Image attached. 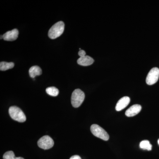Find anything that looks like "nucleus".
I'll list each match as a JSON object with an SVG mask.
<instances>
[{
    "label": "nucleus",
    "instance_id": "obj_1",
    "mask_svg": "<svg viewBox=\"0 0 159 159\" xmlns=\"http://www.w3.org/2000/svg\"><path fill=\"white\" fill-rule=\"evenodd\" d=\"M65 24L63 21L58 22L54 24L49 30L48 36L51 39H55L62 34L64 31Z\"/></svg>",
    "mask_w": 159,
    "mask_h": 159
},
{
    "label": "nucleus",
    "instance_id": "obj_2",
    "mask_svg": "<svg viewBox=\"0 0 159 159\" xmlns=\"http://www.w3.org/2000/svg\"><path fill=\"white\" fill-rule=\"evenodd\" d=\"M9 112L11 119L20 122H25L26 120L25 115L22 111L16 106H11L9 110Z\"/></svg>",
    "mask_w": 159,
    "mask_h": 159
},
{
    "label": "nucleus",
    "instance_id": "obj_3",
    "mask_svg": "<svg viewBox=\"0 0 159 159\" xmlns=\"http://www.w3.org/2000/svg\"><path fill=\"white\" fill-rule=\"evenodd\" d=\"M85 98L84 93L80 89H77L72 93L71 103L75 108L79 107L83 102Z\"/></svg>",
    "mask_w": 159,
    "mask_h": 159
},
{
    "label": "nucleus",
    "instance_id": "obj_4",
    "mask_svg": "<svg viewBox=\"0 0 159 159\" xmlns=\"http://www.w3.org/2000/svg\"><path fill=\"white\" fill-rule=\"evenodd\" d=\"M91 131L95 136L104 141H107L109 139V136L107 133L99 125L93 124L91 125Z\"/></svg>",
    "mask_w": 159,
    "mask_h": 159
},
{
    "label": "nucleus",
    "instance_id": "obj_5",
    "mask_svg": "<svg viewBox=\"0 0 159 159\" xmlns=\"http://www.w3.org/2000/svg\"><path fill=\"white\" fill-rule=\"evenodd\" d=\"M54 145V141L49 136H44L40 138L38 142L39 147L45 150L52 148Z\"/></svg>",
    "mask_w": 159,
    "mask_h": 159
},
{
    "label": "nucleus",
    "instance_id": "obj_6",
    "mask_svg": "<svg viewBox=\"0 0 159 159\" xmlns=\"http://www.w3.org/2000/svg\"><path fill=\"white\" fill-rule=\"evenodd\" d=\"M159 69L157 67L153 68L149 71L146 78V82L148 85H152L158 80Z\"/></svg>",
    "mask_w": 159,
    "mask_h": 159
},
{
    "label": "nucleus",
    "instance_id": "obj_7",
    "mask_svg": "<svg viewBox=\"0 0 159 159\" xmlns=\"http://www.w3.org/2000/svg\"><path fill=\"white\" fill-rule=\"evenodd\" d=\"M19 35V31L17 29H14L8 31L3 35V39L8 41H13L17 39Z\"/></svg>",
    "mask_w": 159,
    "mask_h": 159
},
{
    "label": "nucleus",
    "instance_id": "obj_8",
    "mask_svg": "<svg viewBox=\"0 0 159 159\" xmlns=\"http://www.w3.org/2000/svg\"><path fill=\"white\" fill-rule=\"evenodd\" d=\"M130 102V98L128 97H124L121 98L117 103L116 107V110L119 111L124 109Z\"/></svg>",
    "mask_w": 159,
    "mask_h": 159
},
{
    "label": "nucleus",
    "instance_id": "obj_9",
    "mask_svg": "<svg viewBox=\"0 0 159 159\" xmlns=\"http://www.w3.org/2000/svg\"><path fill=\"white\" fill-rule=\"evenodd\" d=\"M142 106L139 104H134L132 106L126 111L125 115L127 117H133L141 111Z\"/></svg>",
    "mask_w": 159,
    "mask_h": 159
},
{
    "label": "nucleus",
    "instance_id": "obj_10",
    "mask_svg": "<svg viewBox=\"0 0 159 159\" xmlns=\"http://www.w3.org/2000/svg\"><path fill=\"white\" fill-rule=\"evenodd\" d=\"M94 61V59L92 57L87 55L83 57H80L77 61V63L79 65L84 66L91 65L93 63Z\"/></svg>",
    "mask_w": 159,
    "mask_h": 159
},
{
    "label": "nucleus",
    "instance_id": "obj_11",
    "mask_svg": "<svg viewBox=\"0 0 159 159\" xmlns=\"http://www.w3.org/2000/svg\"><path fill=\"white\" fill-rule=\"evenodd\" d=\"M29 75L30 77L32 78L37 76H39L42 74V71L41 69L39 66H33L29 69Z\"/></svg>",
    "mask_w": 159,
    "mask_h": 159
},
{
    "label": "nucleus",
    "instance_id": "obj_12",
    "mask_svg": "<svg viewBox=\"0 0 159 159\" xmlns=\"http://www.w3.org/2000/svg\"><path fill=\"white\" fill-rule=\"evenodd\" d=\"M14 66V63L12 62H7L2 61L0 63V70L1 71L7 70L9 69L13 68Z\"/></svg>",
    "mask_w": 159,
    "mask_h": 159
},
{
    "label": "nucleus",
    "instance_id": "obj_13",
    "mask_svg": "<svg viewBox=\"0 0 159 159\" xmlns=\"http://www.w3.org/2000/svg\"><path fill=\"white\" fill-rule=\"evenodd\" d=\"M140 147L144 150L150 151L152 150V145L148 140H144L140 142Z\"/></svg>",
    "mask_w": 159,
    "mask_h": 159
},
{
    "label": "nucleus",
    "instance_id": "obj_14",
    "mask_svg": "<svg viewBox=\"0 0 159 159\" xmlns=\"http://www.w3.org/2000/svg\"><path fill=\"white\" fill-rule=\"evenodd\" d=\"M47 93L52 97H56L59 94V90L58 89L54 87H51L46 89Z\"/></svg>",
    "mask_w": 159,
    "mask_h": 159
},
{
    "label": "nucleus",
    "instance_id": "obj_15",
    "mask_svg": "<svg viewBox=\"0 0 159 159\" xmlns=\"http://www.w3.org/2000/svg\"><path fill=\"white\" fill-rule=\"evenodd\" d=\"M3 157L4 159H16V157L15 156L13 152L9 151L4 154Z\"/></svg>",
    "mask_w": 159,
    "mask_h": 159
},
{
    "label": "nucleus",
    "instance_id": "obj_16",
    "mask_svg": "<svg viewBox=\"0 0 159 159\" xmlns=\"http://www.w3.org/2000/svg\"><path fill=\"white\" fill-rule=\"evenodd\" d=\"M78 55L80 57H83L86 56V53L85 51L84 50H80L78 52Z\"/></svg>",
    "mask_w": 159,
    "mask_h": 159
},
{
    "label": "nucleus",
    "instance_id": "obj_17",
    "mask_svg": "<svg viewBox=\"0 0 159 159\" xmlns=\"http://www.w3.org/2000/svg\"><path fill=\"white\" fill-rule=\"evenodd\" d=\"M70 159H81V157L78 155H74L71 157Z\"/></svg>",
    "mask_w": 159,
    "mask_h": 159
},
{
    "label": "nucleus",
    "instance_id": "obj_18",
    "mask_svg": "<svg viewBox=\"0 0 159 159\" xmlns=\"http://www.w3.org/2000/svg\"><path fill=\"white\" fill-rule=\"evenodd\" d=\"M16 159H25L21 157H16Z\"/></svg>",
    "mask_w": 159,
    "mask_h": 159
},
{
    "label": "nucleus",
    "instance_id": "obj_19",
    "mask_svg": "<svg viewBox=\"0 0 159 159\" xmlns=\"http://www.w3.org/2000/svg\"><path fill=\"white\" fill-rule=\"evenodd\" d=\"M3 39V35H1V39Z\"/></svg>",
    "mask_w": 159,
    "mask_h": 159
},
{
    "label": "nucleus",
    "instance_id": "obj_20",
    "mask_svg": "<svg viewBox=\"0 0 159 159\" xmlns=\"http://www.w3.org/2000/svg\"><path fill=\"white\" fill-rule=\"evenodd\" d=\"M158 143L159 145V139H158Z\"/></svg>",
    "mask_w": 159,
    "mask_h": 159
}]
</instances>
